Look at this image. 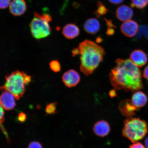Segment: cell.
<instances>
[{"mask_svg":"<svg viewBox=\"0 0 148 148\" xmlns=\"http://www.w3.org/2000/svg\"><path fill=\"white\" fill-rule=\"evenodd\" d=\"M110 78L111 84L116 90L134 92L143 88L141 71L129 59H117Z\"/></svg>","mask_w":148,"mask_h":148,"instance_id":"6da1fadb","label":"cell"},{"mask_svg":"<svg viewBox=\"0 0 148 148\" xmlns=\"http://www.w3.org/2000/svg\"><path fill=\"white\" fill-rule=\"evenodd\" d=\"M76 56L80 55V70L85 75H91L103 62L105 54L104 49L91 40H86L75 48Z\"/></svg>","mask_w":148,"mask_h":148,"instance_id":"7a4b0ae2","label":"cell"},{"mask_svg":"<svg viewBox=\"0 0 148 148\" xmlns=\"http://www.w3.org/2000/svg\"><path fill=\"white\" fill-rule=\"evenodd\" d=\"M5 79L4 86L1 88L10 92L17 100L23 97L25 91V85L31 81L30 76L18 70L6 75Z\"/></svg>","mask_w":148,"mask_h":148,"instance_id":"3957f363","label":"cell"},{"mask_svg":"<svg viewBox=\"0 0 148 148\" xmlns=\"http://www.w3.org/2000/svg\"><path fill=\"white\" fill-rule=\"evenodd\" d=\"M148 132L147 123L140 118L128 117L124 121L122 133L133 143L143 139Z\"/></svg>","mask_w":148,"mask_h":148,"instance_id":"277c9868","label":"cell"},{"mask_svg":"<svg viewBox=\"0 0 148 148\" xmlns=\"http://www.w3.org/2000/svg\"><path fill=\"white\" fill-rule=\"evenodd\" d=\"M51 21V16L49 14L34 12V17L29 24L32 36L39 40L49 36L51 32L49 24Z\"/></svg>","mask_w":148,"mask_h":148,"instance_id":"5b68a950","label":"cell"},{"mask_svg":"<svg viewBox=\"0 0 148 148\" xmlns=\"http://www.w3.org/2000/svg\"><path fill=\"white\" fill-rule=\"evenodd\" d=\"M2 93L1 96V106L4 110H13L16 106V99L14 96L7 90L1 88Z\"/></svg>","mask_w":148,"mask_h":148,"instance_id":"8992f818","label":"cell"},{"mask_svg":"<svg viewBox=\"0 0 148 148\" xmlns=\"http://www.w3.org/2000/svg\"><path fill=\"white\" fill-rule=\"evenodd\" d=\"M62 79L66 86L72 88L78 84L80 81V76L75 70L70 69L64 74Z\"/></svg>","mask_w":148,"mask_h":148,"instance_id":"52a82bcc","label":"cell"},{"mask_svg":"<svg viewBox=\"0 0 148 148\" xmlns=\"http://www.w3.org/2000/svg\"><path fill=\"white\" fill-rule=\"evenodd\" d=\"M120 29L125 36L132 38L138 32V25L136 21L130 20L124 22L120 27Z\"/></svg>","mask_w":148,"mask_h":148,"instance_id":"ba28073f","label":"cell"},{"mask_svg":"<svg viewBox=\"0 0 148 148\" xmlns=\"http://www.w3.org/2000/svg\"><path fill=\"white\" fill-rule=\"evenodd\" d=\"M10 13L14 16H20L25 12L27 4L25 0H12L9 6Z\"/></svg>","mask_w":148,"mask_h":148,"instance_id":"9c48e42d","label":"cell"},{"mask_svg":"<svg viewBox=\"0 0 148 148\" xmlns=\"http://www.w3.org/2000/svg\"><path fill=\"white\" fill-rule=\"evenodd\" d=\"M119 109L123 116L128 117H131V116L136 115L135 112L139 110L129 99L121 101L119 105Z\"/></svg>","mask_w":148,"mask_h":148,"instance_id":"30bf717a","label":"cell"},{"mask_svg":"<svg viewBox=\"0 0 148 148\" xmlns=\"http://www.w3.org/2000/svg\"><path fill=\"white\" fill-rule=\"evenodd\" d=\"M134 15V12L131 7L127 5H123L118 7L116 15L118 20L121 21L130 20Z\"/></svg>","mask_w":148,"mask_h":148,"instance_id":"8fae6325","label":"cell"},{"mask_svg":"<svg viewBox=\"0 0 148 148\" xmlns=\"http://www.w3.org/2000/svg\"><path fill=\"white\" fill-rule=\"evenodd\" d=\"M130 60L138 67H142L147 64V55L140 49L135 50L131 53Z\"/></svg>","mask_w":148,"mask_h":148,"instance_id":"7c38bea8","label":"cell"},{"mask_svg":"<svg viewBox=\"0 0 148 148\" xmlns=\"http://www.w3.org/2000/svg\"><path fill=\"white\" fill-rule=\"evenodd\" d=\"M92 130L94 134L97 136L103 137L109 134L110 128L108 122L105 120H101L95 124Z\"/></svg>","mask_w":148,"mask_h":148,"instance_id":"4fadbf2b","label":"cell"},{"mask_svg":"<svg viewBox=\"0 0 148 148\" xmlns=\"http://www.w3.org/2000/svg\"><path fill=\"white\" fill-rule=\"evenodd\" d=\"M100 28L99 21L95 18H90L87 20L83 25L85 32L92 35L96 34L99 32Z\"/></svg>","mask_w":148,"mask_h":148,"instance_id":"5bb4252c","label":"cell"},{"mask_svg":"<svg viewBox=\"0 0 148 148\" xmlns=\"http://www.w3.org/2000/svg\"><path fill=\"white\" fill-rule=\"evenodd\" d=\"M62 33L66 38L73 39L79 36L80 30L79 27L75 24L69 23L63 28Z\"/></svg>","mask_w":148,"mask_h":148,"instance_id":"9a60e30c","label":"cell"},{"mask_svg":"<svg viewBox=\"0 0 148 148\" xmlns=\"http://www.w3.org/2000/svg\"><path fill=\"white\" fill-rule=\"evenodd\" d=\"M133 104L139 109L144 107L147 102L145 94L141 91H137L133 94L131 100Z\"/></svg>","mask_w":148,"mask_h":148,"instance_id":"2e32d148","label":"cell"},{"mask_svg":"<svg viewBox=\"0 0 148 148\" xmlns=\"http://www.w3.org/2000/svg\"><path fill=\"white\" fill-rule=\"evenodd\" d=\"M97 10L94 12V14L97 18L101 17L107 13L108 10L105 5L100 1L97 3Z\"/></svg>","mask_w":148,"mask_h":148,"instance_id":"e0dca14e","label":"cell"},{"mask_svg":"<svg viewBox=\"0 0 148 148\" xmlns=\"http://www.w3.org/2000/svg\"><path fill=\"white\" fill-rule=\"evenodd\" d=\"M131 6L142 9L145 8L148 3V0H131Z\"/></svg>","mask_w":148,"mask_h":148,"instance_id":"ac0fdd59","label":"cell"},{"mask_svg":"<svg viewBox=\"0 0 148 148\" xmlns=\"http://www.w3.org/2000/svg\"><path fill=\"white\" fill-rule=\"evenodd\" d=\"M56 103H52L46 105L45 111L46 113L48 114H55L56 112Z\"/></svg>","mask_w":148,"mask_h":148,"instance_id":"d6986e66","label":"cell"},{"mask_svg":"<svg viewBox=\"0 0 148 148\" xmlns=\"http://www.w3.org/2000/svg\"><path fill=\"white\" fill-rule=\"evenodd\" d=\"M50 67L52 71L55 73H58L61 70V65L58 60L51 61L49 63Z\"/></svg>","mask_w":148,"mask_h":148,"instance_id":"ffe728a7","label":"cell"},{"mask_svg":"<svg viewBox=\"0 0 148 148\" xmlns=\"http://www.w3.org/2000/svg\"><path fill=\"white\" fill-rule=\"evenodd\" d=\"M11 0H0V8L5 9L8 7L10 4Z\"/></svg>","mask_w":148,"mask_h":148,"instance_id":"44dd1931","label":"cell"},{"mask_svg":"<svg viewBox=\"0 0 148 148\" xmlns=\"http://www.w3.org/2000/svg\"><path fill=\"white\" fill-rule=\"evenodd\" d=\"M27 148H42L41 144L39 142L34 141L31 142Z\"/></svg>","mask_w":148,"mask_h":148,"instance_id":"7402d4cb","label":"cell"},{"mask_svg":"<svg viewBox=\"0 0 148 148\" xmlns=\"http://www.w3.org/2000/svg\"><path fill=\"white\" fill-rule=\"evenodd\" d=\"M129 148H146V147L140 142H136L130 145Z\"/></svg>","mask_w":148,"mask_h":148,"instance_id":"603a6c76","label":"cell"},{"mask_svg":"<svg viewBox=\"0 0 148 148\" xmlns=\"http://www.w3.org/2000/svg\"><path fill=\"white\" fill-rule=\"evenodd\" d=\"M27 118V116L25 113L23 112H21L18 116V121L21 122H23L25 121Z\"/></svg>","mask_w":148,"mask_h":148,"instance_id":"cb8c5ba5","label":"cell"},{"mask_svg":"<svg viewBox=\"0 0 148 148\" xmlns=\"http://www.w3.org/2000/svg\"><path fill=\"white\" fill-rule=\"evenodd\" d=\"M114 28H108L106 32L107 36H112L114 34L115 30Z\"/></svg>","mask_w":148,"mask_h":148,"instance_id":"d4e9b609","label":"cell"},{"mask_svg":"<svg viewBox=\"0 0 148 148\" xmlns=\"http://www.w3.org/2000/svg\"><path fill=\"white\" fill-rule=\"evenodd\" d=\"M105 19L108 28H116V26L113 23L112 20H108L105 18Z\"/></svg>","mask_w":148,"mask_h":148,"instance_id":"484cf974","label":"cell"},{"mask_svg":"<svg viewBox=\"0 0 148 148\" xmlns=\"http://www.w3.org/2000/svg\"><path fill=\"white\" fill-rule=\"evenodd\" d=\"M108 1L112 4L118 5L123 2L124 0H108Z\"/></svg>","mask_w":148,"mask_h":148,"instance_id":"4316f807","label":"cell"},{"mask_svg":"<svg viewBox=\"0 0 148 148\" xmlns=\"http://www.w3.org/2000/svg\"><path fill=\"white\" fill-rule=\"evenodd\" d=\"M4 112L3 109L1 106V123H3L4 121Z\"/></svg>","mask_w":148,"mask_h":148,"instance_id":"83f0119b","label":"cell"},{"mask_svg":"<svg viewBox=\"0 0 148 148\" xmlns=\"http://www.w3.org/2000/svg\"><path fill=\"white\" fill-rule=\"evenodd\" d=\"M143 77L144 78L148 80V66H146L144 69L143 73Z\"/></svg>","mask_w":148,"mask_h":148,"instance_id":"f1b7e54d","label":"cell"},{"mask_svg":"<svg viewBox=\"0 0 148 148\" xmlns=\"http://www.w3.org/2000/svg\"><path fill=\"white\" fill-rule=\"evenodd\" d=\"M1 127L3 133H4V134L5 135V136H6L7 139L8 140V142L9 141V138L8 137V134H7V131L5 130V129L4 128V127H3V126L1 124Z\"/></svg>","mask_w":148,"mask_h":148,"instance_id":"f546056e","label":"cell"},{"mask_svg":"<svg viewBox=\"0 0 148 148\" xmlns=\"http://www.w3.org/2000/svg\"><path fill=\"white\" fill-rule=\"evenodd\" d=\"M110 95L111 97H113L116 96V93L114 90H111L110 93Z\"/></svg>","mask_w":148,"mask_h":148,"instance_id":"4dcf8cb0","label":"cell"},{"mask_svg":"<svg viewBox=\"0 0 148 148\" xmlns=\"http://www.w3.org/2000/svg\"><path fill=\"white\" fill-rule=\"evenodd\" d=\"M145 144L146 147L148 148V136L145 139Z\"/></svg>","mask_w":148,"mask_h":148,"instance_id":"1f68e13d","label":"cell"}]
</instances>
